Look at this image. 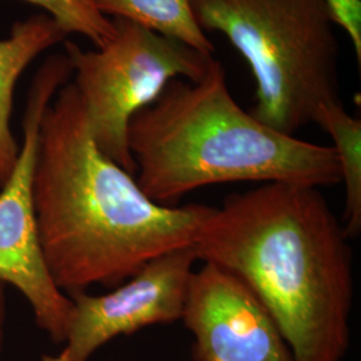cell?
<instances>
[{
	"label": "cell",
	"instance_id": "6da1fadb",
	"mask_svg": "<svg viewBox=\"0 0 361 361\" xmlns=\"http://www.w3.org/2000/svg\"><path fill=\"white\" fill-rule=\"evenodd\" d=\"M32 200L56 286L116 288L155 257L192 246L213 207L161 205L92 138L79 94L66 83L39 131Z\"/></svg>",
	"mask_w": 361,
	"mask_h": 361
},
{
	"label": "cell",
	"instance_id": "7a4b0ae2",
	"mask_svg": "<svg viewBox=\"0 0 361 361\" xmlns=\"http://www.w3.org/2000/svg\"><path fill=\"white\" fill-rule=\"evenodd\" d=\"M347 240L320 189L268 182L213 207L192 246L250 288L295 361H341L355 293Z\"/></svg>",
	"mask_w": 361,
	"mask_h": 361
},
{
	"label": "cell",
	"instance_id": "3957f363",
	"mask_svg": "<svg viewBox=\"0 0 361 361\" xmlns=\"http://www.w3.org/2000/svg\"><path fill=\"white\" fill-rule=\"evenodd\" d=\"M128 145L145 194L173 205L195 189L231 182L341 183L332 146L268 128L234 101L214 59L201 80L173 79L131 118Z\"/></svg>",
	"mask_w": 361,
	"mask_h": 361
},
{
	"label": "cell",
	"instance_id": "277c9868",
	"mask_svg": "<svg viewBox=\"0 0 361 361\" xmlns=\"http://www.w3.org/2000/svg\"><path fill=\"white\" fill-rule=\"evenodd\" d=\"M204 31L225 35L256 80L250 114L295 135L340 101L338 40L326 0H192Z\"/></svg>",
	"mask_w": 361,
	"mask_h": 361
},
{
	"label": "cell",
	"instance_id": "5b68a950",
	"mask_svg": "<svg viewBox=\"0 0 361 361\" xmlns=\"http://www.w3.org/2000/svg\"><path fill=\"white\" fill-rule=\"evenodd\" d=\"M113 22L116 37L104 47L82 50L65 42L66 54L94 141L134 174L137 166L128 145L131 118L153 104L170 80H201L214 59L126 19Z\"/></svg>",
	"mask_w": 361,
	"mask_h": 361
},
{
	"label": "cell",
	"instance_id": "8992f818",
	"mask_svg": "<svg viewBox=\"0 0 361 361\" xmlns=\"http://www.w3.org/2000/svg\"><path fill=\"white\" fill-rule=\"evenodd\" d=\"M73 75L66 54L49 56L32 80L23 118V142L8 180L0 188V281L30 304L39 328L55 344L65 343L73 301L52 280L39 241L32 200L39 131L52 98Z\"/></svg>",
	"mask_w": 361,
	"mask_h": 361
},
{
	"label": "cell",
	"instance_id": "52a82bcc",
	"mask_svg": "<svg viewBox=\"0 0 361 361\" xmlns=\"http://www.w3.org/2000/svg\"><path fill=\"white\" fill-rule=\"evenodd\" d=\"M195 261L193 246H183L149 261L106 295L68 293L74 305L65 341L68 361H89L118 336L180 320Z\"/></svg>",
	"mask_w": 361,
	"mask_h": 361
},
{
	"label": "cell",
	"instance_id": "ba28073f",
	"mask_svg": "<svg viewBox=\"0 0 361 361\" xmlns=\"http://www.w3.org/2000/svg\"><path fill=\"white\" fill-rule=\"evenodd\" d=\"M180 320L193 335L195 361H295L257 296L219 265L193 271Z\"/></svg>",
	"mask_w": 361,
	"mask_h": 361
},
{
	"label": "cell",
	"instance_id": "9c48e42d",
	"mask_svg": "<svg viewBox=\"0 0 361 361\" xmlns=\"http://www.w3.org/2000/svg\"><path fill=\"white\" fill-rule=\"evenodd\" d=\"M66 32L47 13H35L13 26L0 40V188L13 173L19 145L11 130L15 87L28 66L42 52L65 43Z\"/></svg>",
	"mask_w": 361,
	"mask_h": 361
},
{
	"label": "cell",
	"instance_id": "30bf717a",
	"mask_svg": "<svg viewBox=\"0 0 361 361\" xmlns=\"http://www.w3.org/2000/svg\"><path fill=\"white\" fill-rule=\"evenodd\" d=\"M110 19H126L197 51L212 55L214 46L194 16L192 0H94Z\"/></svg>",
	"mask_w": 361,
	"mask_h": 361
},
{
	"label": "cell",
	"instance_id": "8fae6325",
	"mask_svg": "<svg viewBox=\"0 0 361 361\" xmlns=\"http://www.w3.org/2000/svg\"><path fill=\"white\" fill-rule=\"evenodd\" d=\"M329 134L335 146L341 183L345 188V209L343 229L348 238L361 231V121L350 116L341 101L324 104L313 119Z\"/></svg>",
	"mask_w": 361,
	"mask_h": 361
},
{
	"label": "cell",
	"instance_id": "7c38bea8",
	"mask_svg": "<svg viewBox=\"0 0 361 361\" xmlns=\"http://www.w3.org/2000/svg\"><path fill=\"white\" fill-rule=\"evenodd\" d=\"M38 6L61 26L66 35L78 34L91 40L97 49L116 37L113 19L101 13L94 0H23Z\"/></svg>",
	"mask_w": 361,
	"mask_h": 361
},
{
	"label": "cell",
	"instance_id": "4fadbf2b",
	"mask_svg": "<svg viewBox=\"0 0 361 361\" xmlns=\"http://www.w3.org/2000/svg\"><path fill=\"white\" fill-rule=\"evenodd\" d=\"M336 26L343 28L361 65V0H326Z\"/></svg>",
	"mask_w": 361,
	"mask_h": 361
},
{
	"label": "cell",
	"instance_id": "5bb4252c",
	"mask_svg": "<svg viewBox=\"0 0 361 361\" xmlns=\"http://www.w3.org/2000/svg\"><path fill=\"white\" fill-rule=\"evenodd\" d=\"M4 323H6V284L0 281V350L4 337Z\"/></svg>",
	"mask_w": 361,
	"mask_h": 361
},
{
	"label": "cell",
	"instance_id": "9a60e30c",
	"mask_svg": "<svg viewBox=\"0 0 361 361\" xmlns=\"http://www.w3.org/2000/svg\"><path fill=\"white\" fill-rule=\"evenodd\" d=\"M40 361H68V355H67V350L63 349L59 355L56 356H52V355H44L42 356Z\"/></svg>",
	"mask_w": 361,
	"mask_h": 361
}]
</instances>
